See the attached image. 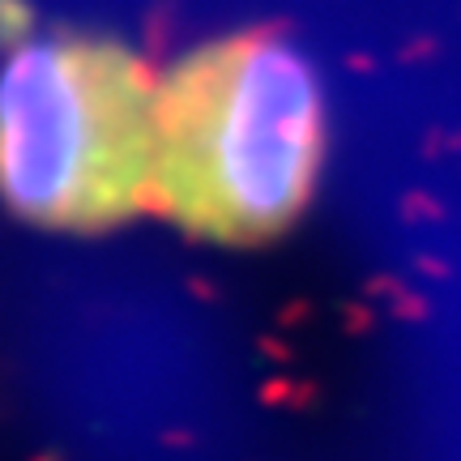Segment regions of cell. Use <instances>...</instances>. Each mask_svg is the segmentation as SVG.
<instances>
[{"label": "cell", "mask_w": 461, "mask_h": 461, "mask_svg": "<svg viewBox=\"0 0 461 461\" xmlns=\"http://www.w3.org/2000/svg\"><path fill=\"white\" fill-rule=\"evenodd\" d=\"M158 86L107 34H51L0 73V197L48 230H107L154 197Z\"/></svg>", "instance_id": "7a4b0ae2"}, {"label": "cell", "mask_w": 461, "mask_h": 461, "mask_svg": "<svg viewBox=\"0 0 461 461\" xmlns=\"http://www.w3.org/2000/svg\"><path fill=\"white\" fill-rule=\"evenodd\" d=\"M325 171V95L282 34L201 43L158 86L154 201L210 244H265L308 214Z\"/></svg>", "instance_id": "6da1fadb"}]
</instances>
